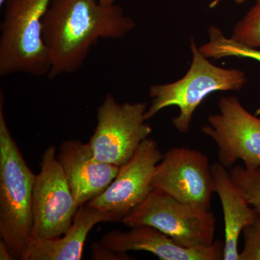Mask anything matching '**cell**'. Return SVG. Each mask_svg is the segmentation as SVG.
<instances>
[{"instance_id":"obj_1","label":"cell","mask_w":260,"mask_h":260,"mask_svg":"<svg viewBox=\"0 0 260 260\" xmlns=\"http://www.w3.org/2000/svg\"><path fill=\"white\" fill-rule=\"evenodd\" d=\"M119 5L98 0H52L42 20V36L50 59V78L81 68L101 39H119L135 28Z\"/></svg>"},{"instance_id":"obj_2","label":"cell","mask_w":260,"mask_h":260,"mask_svg":"<svg viewBox=\"0 0 260 260\" xmlns=\"http://www.w3.org/2000/svg\"><path fill=\"white\" fill-rule=\"evenodd\" d=\"M0 97V238L13 259L23 260L31 239L36 175L12 137Z\"/></svg>"},{"instance_id":"obj_3","label":"cell","mask_w":260,"mask_h":260,"mask_svg":"<svg viewBox=\"0 0 260 260\" xmlns=\"http://www.w3.org/2000/svg\"><path fill=\"white\" fill-rule=\"evenodd\" d=\"M190 48L192 61L186 74L174 83L152 85L149 90L151 104L145 113L148 120L165 108L179 107V114L172 122L181 133L189 132L197 108L210 94L239 90L246 83L245 73L242 70L225 69L212 64L193 39Z\"/></svg>"},{"instance_id":"obj_4","label":"cell","mask_w":260,"mask_h":260,"mask_svg":"<svg viewBox=\"0 0 260 260\" xmlns=\"http://www.w3.org/2000/svg\"><path fill=\"white\" fill-rule=\"evenodd\" d=\"M52 0H7L0 26V75L48 74L50 59L42 20Z\"/></svg>"},{"instance_id":"obj_5","label":"cell","mask_w":260,"mask_h":260,"mask_svg":"<svg viewBox=\"0 0 260 260\" xmlns=\"http://www.w3.org/2000/svg\"><path fill=\"white\" fill-rule=\"evenodd\" d=\"M122 222L129 227L151 225L182 247H206L214 243L215 218L211 210L179 201L160 189H153Z\"/></svg>"},{"instance_id":"obj_6","label":"cell","mask_w":260,"mask_h":260,"mask_svg":"<svg viewBox=\"0 0 260 260\" xmlns=\"http://www.w3.org/2000/svg\"><path fill=\"white\" fill-rule=\"evenodd\" d=\"M145 103L119 104L107 94L97 110V125L88 144L100 161L120 167L129 161L151 134Z\"/></svg>"},{"instance_id":"obj_7","label":"cell","mask_w":260,"mask_h":260,"mask_svg":"<svg viewBox=\"0 0 260 260\" xmlns=\"http://www.w3.org/2000/svg\"><path fill=\"white\" fill-rule=\"evenodd\" d=\"M56 153L52 145L46 149L40 162V172L36 175L30 241L61 237L71 226L79 208Z\"/></svg>"},{"instance_id":"obj_8","label":"cell","mask_w":260,"mask_h":260,"mask_svg":"<svg viewBox=\"0 0 260 260\" xmlns=\"http://www.w3.org/2000/svg\"><path fill=\"white\" fill-rule=\"evenodd\" d=\"M219 113L209 116L202 131L218 146L219 162L232 169L242 160L247 169L260 167V119L243 107L237 97H222Z\"/></svg>"},{"instance_id":"obj_9","label":"cell","mask_w":260,"mask_h":260,"mask_svg":"<svg viewBox=\"0 0 260 260\" xmlns=\"http://www.w3.org/2000/svg\"><path fill=\"white\" fill-rule=\"evenodd\" d=\"M179 201L205 210L211 209L215 185L208 157L200 150L174 147L162 155L151 181Z\"/></svg>"},{"instance_id":"obj_10","label":"cell","mask_w":260,"mask_h":260,"mask_svg":"<svg viewBox=\"0 0 260 260\" xmlns=\"http://www.w3.org/2000/svg\"><path fill=\"white\" fill-rule=\"evenodd\" d=\"M162 157L156 142L147 138L133 158L119 167L107 189L87 205L107 215L111 222H122L153 190L152 179Z\"/></svg>"},{"instance_id":"obj_11","label":"cell","mask_w":260,"mask_h":260,"mask_svg":"<svg viewBox=\"0 0 260 260\" xmlns=\"http://www.w3.org/2000/svg\"><path fill=\"white\" fill-rule=\"evenodd\" d=\"M130 228L128 232H108L96 244L116 254H126L131 251H148L162 260L223 259L224 242L222 241L216 240L206 247H182L151 225Z\"/></svg>"},{"instance_id":"obj_12","label":"cell","mask_w":260,"mask_h":260,"mask_svg":"<svg viewBox=\"0 0 260 260\" xmlns=\"http://www.w3.org/2000/svg\"><path fill=\"white\" fill-rule=\"evenodd\" d=\"M57 158L79 208L102 194L119 169L98 160L88 143L80 140H67L61 143Z\"/></svg>"},{"instance_id":"obj_13","label":"cell","mask_w":260,"mask_h":260,"mask_svg":"<svg viewBox=\"0 0 260 260\" xmlns=\"http://www.w3.org/2000/svg\"><path fill=\"white\" fill-rule=\"evenodd\" d=\"M102 222H111L105 214L85 204L75 214L71 226L59 237L30 241L23 260H80L89 232Z\"/></svg>"},{"instance_id":"obj_14","label":"cell","mask_w":260,"mask_h":260,"mask_svg":"<svg viewBox=\"0 0 260 260\" xmlns=\"http://www.w3.org/2000/svg\"><path fill=\"white\" fill-rule=\"evenodd\" d=\"M227 169L220 162L211 165L215 191L220 198L223 212V260H239L238 242L242 229L259 213L251 208Z\"/></svg>"},{"instance_id":"obj_15","label":"cell","mask_w":260,"mask_h":260,"mask_svg":"<svg viewBox=\"0 0 260 260\" xmlns=\"http://www.w3.org/2000/svg\"><path fill=\"white\" fill-rule=\"evenodd\" d=\"M209 41L199 48L200 52L207 58L220 59L225 57L249 58L260 62L259 49L246 47L227 38L220 29L215 26L209 28Z\"/></svg>"},{"instance_id":"obj_16","label":"cell","mask_w":260,"mask_h":260,"mask_svg":"<svg viewBox=\"0 0 260 260\" xmlns=\"http://www.w3.org/2000/svg\"><path fill=\"white\" fill-rule=\"evenodd\" d=\"M229 172L246 201L260 214V167L250 170L235 165Z\"/></svg>"},{"instance_id":"obj_17","label":"cell","mask_w":260,"mask_h":260,"mask_svg":"<svg viewBox=\"0 0 260 260\" xmlns=\"http://www.w3.org/2000/svg\"><path fill=\"white\" fill-rule=\"evenodd\" d=\"M232 38L242 45L259 49L260 0L236 24Z\"/></svg>"},{"instance_id":"obj_18","label":"cell","mask_w":260,"mask_h":260,"mask_svg":"<svg viewBox=\"0 0 260 260\" xmlns=\"http://www.w3.org/2000/svg\"><path fill=\"white\" fill-rule=\"evenodd\" d=\"M244 246L239 260H260V214L242 229Z\"/></svg>"},{"instance_id":"obj_19","label":"cell","mask_w":260,"mask_h":260,"mask_svg":"<svg viewBox=\"0 0 260 260\" xmlns=\"http://www.w3.org/2000/svg\"><path fill=\"white\" fill-rule=\"evenodd\" d=\"M92 258L94 259H130L131 258L126 254H116L103 249L96 243L93 245Z\"/></svg>"},{"instance_id":"obj_20","label":"cell","mask_w":260,"mask_h":260,"mask_svg":"<svg viewBox=\"0 0 260 260\" xmlns=\"http://www.w3.org/2000/svg\"><path fill=\"white\" fill-rule=\"evenodd\" d=\"M0 259L11 260L13 259L11 254L8 246L3 240H0Z\"/></svg>"},{"instance_id":"obj_21","label":"cell","mask_w":260,"mask_h":260,"mask_svg":"<svg viewBox=\"0 0 260 260\" xmlns=\"http://www.w3.org/2000/svg\"><path fill=\"white\" fill-rule=\"evenodd\" d=\"M101 4L104 5H111L114 4L115 0H98Z\"/></svg>"},{"instance_id":"obj_22","label":"cell","mask_w":260,"mask_h":260,"mask_svg":"<svg viewBox=\"0 0 260 260\" xmlns=\"http://www.w3.org/2000/svg\"><path fill=\"white\" fill-rule=\"evenodd\" d=\"M237 4L241 5L243 4V3H245V2L248 1V0H234Z\"/></svg>"},{"instance_id":"obj_23","label":"cell","mask_w":260,"mask_h":260,"mask_svg":"<svg viewBox=\"0 0 260 260\" xmlns=\"http://www.w3.org/2000/svg\"><path fill=\"white\" fill-rule=\"evenodd\" d=\"M6 1L7 0H0V6L3 7V5H5Z\"/></svg>"}]
</instances>
